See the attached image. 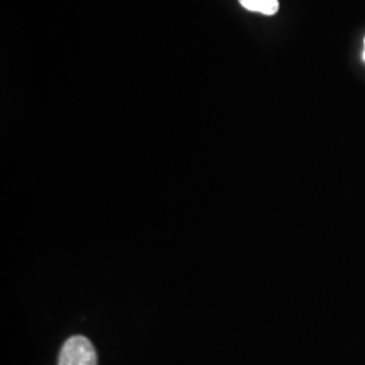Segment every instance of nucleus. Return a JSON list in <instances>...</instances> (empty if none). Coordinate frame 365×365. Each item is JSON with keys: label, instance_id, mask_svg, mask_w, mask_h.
Listing matches in <instances>:
<instances>
[{"label": "nucleus", "instance_id": "f257e3e1", "mask_svg": "<svg viewBox=\"0 0 365 365\" xmlns=\"http://www.w3.org/2000/svg\"><path fill=\"white\" fill-rule=\"evenodd\" d=\"M58 365H98V354L91 341L83 336L66 339L58 356Z\"/></svg>", "mask_w": 365, "mask_h": 365}, {"label": "nucleus", "instance_id": "f03ea898", "mask_svg": "<svg viewBox=\"0 0 365 365\" xmlns=\"http://www.w3.org/2000/svg\"><path fill=\"white\" fill-rule=\"evenodd\" d=\"M240 4L253 13L274 15L279 11V0H238Z\"/></svg>", "mask_w": 365, "mask_h": 365}, {"label": "nucleus", "instance_id": "7ed1b4c3", "mask_svg": "<svg viewBox=\"0 0 365 365\" xmlns=\"http://www.w3.org/2000/svg\"><path fill=\"white\" fill-rule=\"evenodd\" d=\"M363 58H364V61H365V39H364V53H363Z\"/></svg>", "mask_w": 365, "mask_h": 365}]
</instances>
